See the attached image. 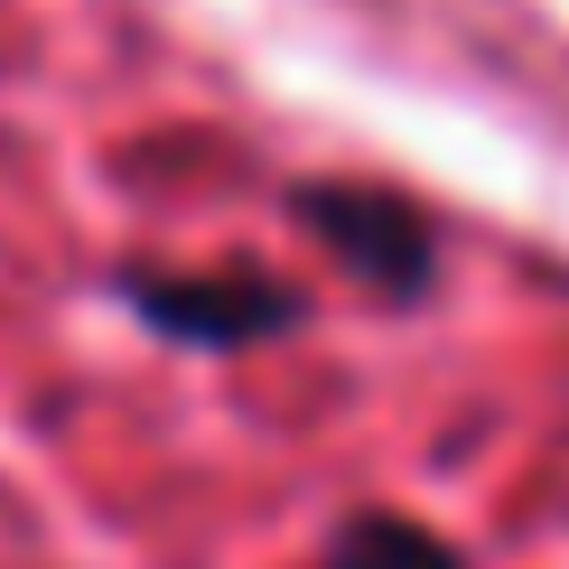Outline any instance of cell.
<instances>
[{
  "label": "cell",
  "mask_w": 569,
  "mask_h": 569,
  "mask_svg": "<svg viewBox=\"0 0 569 569\" xmlns=\"http://www.w3.org/2000/svg\"><path fill=\"white\" fill-rule=\"evenodd\" d=\"M299 216L355 280H373L383 299H411L420 280H430V262H439L430 224H420L401 197H383V187H299Z\"/></svg>",
  "instance_id": "6da1fadb"
},
{
  "label": "cell",
  "mask_w": 569,
  "mask_h": 569,
  "mask_svg": "<svg viewBox=\"0 0 569 569\" xmlns=\"http://www.w3.org/2000/svg\"><path fill=\"white\" fill-rule=\"evenodd\" d=\"M140 308L178 337H206V346H233V337H271V327L299 318V299L280 280H252V271H216V280H131Z\"/></svg>",
  "instance_id": "7a4b0ae2"
},
{
  "label": "cell",
  "mask_w": 569,
  "mask_h": 569,
  "mask_svg": "<svg viewBox=\"0 0 569 569\" xmlns=\"http://www.w3.org/2000/svg\"><path fill=\"white\" fill-rule=\"evenodd\" d=\"M327 569H467V560L448 551L439 532L401 523V513H355V523L337 532V560Z\"/></svg>",
  "instance_id": "3957f363"
}]
</instances>
